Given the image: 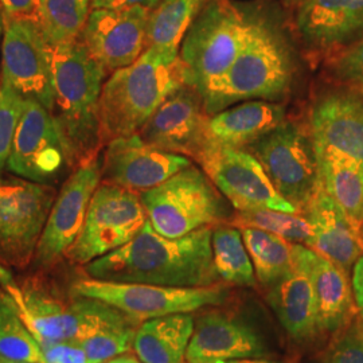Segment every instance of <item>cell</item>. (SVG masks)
<instances>
[{
    "label": "cell",
    "mask_w": 363,
    "mask_h": 363,
    "mask_svg": "<svg viewBox=\"0 0 363 363\" xmlns=\"http://www.w3.org/2000/svg\"><path fill=\"white\" fill-rule=\"evenodd\" d=\"M91 0H39L34 19L50 46L81 38Z\"/></svg>",
    "instance_id": "obj_31"
},
{
    "label": "cell",
    "mask_w": 363,
    "mask_h": 363,
    "mask_svg": "<svg viewBox=\"0 0 363 363\" xmlns=\"http://www.w3.org/2000/svg\"><path fill=\"white\" fill-rule=\"evenodd\" d=\"M247 23L228 0H208L186 31L179 57L190 86L202 100L233 65L244 46Z\"/></svg>",
    "instance_id": "obj_7"
},
{
    "label": "cell",
    "mask_w": 363,
    "mask_h": 363,
    "mask_svg": "<svg viewBox=\"0 0 363 363\" xmlns=\"http://www.w3.org/2000/svg\"><path fill=\"white\" fill-rule=\"evenodd\" d=\"M265 169L277 193L298 213L320 184L316 150L307 125L286 120L245 148Z\"/></svg>",
    "instance_id": "obj_8"
},
{
    "label": "cell",
    "mask_w": 363,
    "mask_h": 363,
    "mask_svg": "<svg viewBox=\"0 0 363 363\" xmlns=\"http://www.w3.org/2000/svg\"><path fill=\"white\" fill-rule=\"evenodd\" d=\"M235 228H256L284 238L291 244L308 247L311 229L301 213H286L277 210H247L237 211L230 218Z\"/></svg>",
    "instance_id": "obj_33"
},
{
    "label": "cell",
    "mask_w": 363,
    "mask_h": 363,
    "mask_svg": "<svg viewBox=\"0 0 363 363\" xmlns=\"http://www.w3.org/2000/svg\"><path fill=\"white\" fill-rule=\"evenodd\" d=\"M210 116L202 96L184 85L171 93L138 132L144 142L198 163L214 144L208 135Z\"/></svg>",
    "instance_id": "obj_15"
},
{
    "label": "cell",
    "mask_w": 363,
    "mask_h": 363,
    "mask_svg": "<svg viewBox=\"0 0 363 363\" xmlns=\"http://www.w3.org/2000/svg\"><path fill=\"white\" fill-rule=\"evenodd\" d=\"M140 199L152 228L167 238H181L232 218L228 199L194 164L140 193Z\"/></svg>",
    "instance_id": "obj_5"
},
{
    "label": "cell",
    "mask_w": 363,
    "mask_h": 363,
    "mask_svg": "<svg viewBox=\"0 0 363 363\" xmlns=\"http://www.w3.org/2000/svg\"><path fill=\"white\" fill-rule=\"evenodd\" d=\"M296 28L311 52L334 55L363 39V0H300Z\"/></svg>",
    "instance_id": "obj_21"
},
{
    "label": "cell",
    "mask_w": 363,
    "mask_h": 363,
    "mask_svg": "<svg viewBox=\"0 0 363 363\" xmlns=\"http://www.w3.org/2000/svg\"><path fill=\"white\" fill-rule=\"evenodd\" d=\"M23 108L25 99L11 88L0 84V169L9 162Z\"/></svg>",
    "instance_id": "obj_35"
},
{
    "label": "cell",
    "mask_w": 363,
    "mask_h": 363,
    "mask_svg": "<svg viewBox=\"0 0 363 363\" xmlns=\"http://www.w3.org/2000/svg\"><path fill=\"white\" fill-rule=\"evenodd\" d=\"M286 120V106L279 101L247 100L210 116L208 135L216 145L245 150Z\"/></svg>",
    "instance_id": "obj_24"
},
{
    "label": "cell",
    "mask_w": 363,
    "mask_h": 363,
    "mask_svg": "<svg viewBox=\"0 0 363 363\" xmlns=\"http://www.w3.org/2000/svg\"><path fill=\"white\" fill-rule=\"evenodd\" d=\"M288 1H291V3H292V4H295V6H296V4H298V1H300V0H288Z\"/></svg>",
    "instance_id": "obj_46"
},
{
    "label": "cell",
    "mask_w": 363,
    "mask_h": 363,
    "mask_svg": "<svg viewBox=\"0 0 363 363\" xmlns=\"http://www.w3.org/2000/svg\"><path fill=\"white\" fill-rule=\"evenodd\" d=\"M214 268L220 280L237 286H256V272L241 230L233 225H217L211 234Z\"/></svg>",
    "instance_id": "obj_29"
},
{
    "label": "cell",
    "mask_w": 363,
    "mask_h": 363,
    "mask_svg": "<svg viewBox=\"0 0 363 363\" xmlns=\"http://www.w3.org/2000/svg\"><path fill=\"white\" fill-rule=\"evenodd\" d=\"M294 267L307 273L316 298L320 333H337L354 315L352 286L347 271L311 247L292 244Z\"/></svg>",
    "instance_id": "obj_22"
},
{
    "label": "cell",
    "mask_w": 363,
    "mask_h": 363,
    "mask_svg": "<svg viewBox=\"0 0 363 363\" xmlns=\"http://www.w3.org/2000/svg\"><path fill=\"white\" fill-rule=\"evenodd\" d=\"M194 325L190 313L144 320L136 330L133 351L143 363H186Z\"/></svg>",
    "instance_id": "obj_26"
},
{
    "label": "cell",
    "mask_w": 363,
    "mask_h": 363,
    "mask_svg": "<svg viewBox=\"0 0 363 363\" xmlns=\"http://www.w3.org/2000/svg\"><path fill=\"white\" fill-rule=\"evenodd\" d=\"M198 164L235 211L277 210L298 213L277 193L259 160L244 148L214 144Z\"/></svg>",
    "instance_id": "obj_14"
},
{
    "label": "cell",
    "mask_w": 363,
    "mask_h": 363,
    "mask_svg": "<svg viewBox=\"0 0 363 363\" xmlns=\"http://www.w3.org/2000/svg\"><path fill=\"white\" fill-rule=\"evenodd\" d=\"M52 115L73 148L78 166L96 159L103 143L99 104L108 70L81 39L52 46Z\"/></svg>",
    "instance_id": "obj_3"
},
{
    "label": "cell",
    "mask_w": 363,
    "mask_h": 363,
    "mask_svg": "<svg viewBox=\"0 0 363 363\" xmlns=\"http://www.w3.org/2000/svg\"><path fill=\"white\" fill-rule=\"evenodd\" d=\"M295 61L289 46L269 23L247 19L244 46L229 72L203 99L208 116L247 100L279 101L292 86Z\"/></svg>",
    "instance_id": "obj_4"
},
{
    "label": "cell",
    "mask_w": 363,
    "mask_h": 363,
    "mask_svg": "<svg viewBox=\"0 0 363 363\" xmlns=\"http://www.w3.org/2000/svg\"><path fill=\"white\" fill-rule=\"evenodd\" d=\"M351 286H352L354 300H355L357 307H358V310L361 312L363 318V255L354 264Z\"/></svg>",
    "instance_id": "obj_41"
},
{
    "label": "cell",
    "mask_w": 363,
    "mask_h": 363,
    "mask_svg": "<svg viewBox=\"0 0 363 363\" xmlns=\"http://www.w3.org/2000/svg\"><path fill=\"white\" fill-rule=\"evenodd\" d=\"M39 0H0L4 16H30L33 18Z\"/></svg>",
    "instance_id": "obj_39"
},
{
    "label": "cell",
    "mask_w": 363,
    "mask_h": 363,
    "mask_svg": "<svg viewBox=\"0 0 363 363\" xmlns=\"http://www.w3.org/2000/svg\"><path fill=\"white\" fill-rule=\"evenodd\" d=\"M101 181L97 159L79 164L64 183L52 203L50 214L39 238L35 259L39 265H52L61 259L77 240L91 196Z\"/></svg>",
    "instance_id": "obj_16"
},
{
    "label": "cell",
    "mask_w": 363,
    "mask_h": 363,
    "mask_svg": "<svg viewBox=\"0 0 363 363\" xmlns=\"http://www.w3.org/2000/svg\"><path fill=\"white\" fill-rule=\"evenodd\" d=\"M55 198L50 184L0 179V259L26 265L35 255Z\"/></svg>",
    "instance_id": "obj_13"
},
{
    "label": "cell",
    "mask_w": 363,
    "mask_h": 363,
    "mask_svg": "<svg viewBox=\"0 0 363 363\" xmlns=\"http://www.w3.org/2000/svg\"><path fill=\"white\" fill-rule=\"evenodd\" d=\"M268 355L267 340L255 325L233 313L210 311L195 322L186 362L218 363Z\"/></svg>",
    "instance_id": "obj_20"
},
{
    "label": "cell",
    "mask_w": 363,
    "mask_h": 363,
    "mask_svg": "<svg viewBox=\"0 0 363 363\" xmlns=\"http://www.w3.org/2000/svg\"><path fill=\"white\" fill-rule=\"evenodd\" d=\"M0 281L31 334L42 342H79L108 328L139 325L140 322L94 298H81L65 304L37 289H22L0 271Z\"/></svg>",
    "instance_id": "obj_6"
},
{
    "label": "cell",
    "mask_w": 363,
    "mask_h": 363,
    "mask_svg": "<svg viewBox=\"0 0 363 363\" xmlns=\"http://www.w3.org/2000/svg\"><path fill=\"white\" fill-rule=\"evenodd\" d=\"M320 183L357 225H363V164L334 151H318Z\"/></svg>",
    "instance_id": "obj_27"
},
{
    "label": "cell",
    "mask_w": 363,
    "mask_h": 363,
    "mask_svg": "<svg viewBox=\"0 0 363 363\" xmlns=\"http://www.w3.org/2000/svg\"><path fill=\"white\" fill-rule=\"evenodd\" d=\"M39 346L45 363H89L86 352L77 342H42Z\"/></svg>",
    "instance_id": "obj_38"
},
{
    "label": "cell",
    "mask_w": 363,
    "mask_h": 363,
    "mask_svg": "<svg viewBox=\"0 0 363 363\" xmlns=\"http://www.w3.org/2000/svg\"><path fill=\"white\" fill-rule=\"evenodd\" d=\"M318 363H363V325L354 322L337 331Z\"/></svg>",
    "instance_id": "obj_36"
},
{
    "label": "cell",
    "mask_w": 363,
    "mask_h": 363,
    "mask_svg": "<svg viewBox=\"0 0 363 363\" xmlns=\"http://www.w3.org/2000/svg\"><path fill=\"white\" fill-rule=\"evenodd\" d=\"M307 128L315 150L363 164V89L340 85L320 93L310 108Z\"/></svg>",
    "instance_id": "obj_18"
},
{
    "label": "cell",
    "mask_w": 363,
    "mask_h": 363,
    "mask_svg": "<svg viewBox=\"0 0 363 363\" xmlns=\"http://www.w3.org/2000/svg\"><path fill=\"white\" fill-rule=\"evenodd\" d=\"M150 13L144 7L91 10L81 40L108 72L130 66L147 49Z\"/></svg>",
    "instance_id": "obj_17"
},
{
    "label": "cell",
    "mask_w": 363,
    "mask_h": 363,
    "mask_svg": "<svg viewBox=\"0 0 363 363\" xmlns=\"http://www.w3.org/2000/svg\"><path fill=\"white\" fill-rule=\"evenodd\" d=\"M147 220L140 194L104 182L91 196L84 226L65 256L76 264H89L128 244Z\"/></svg>",
    "instance_id": "obj_10"
},
{
    "label": "cell",
    "mask_w": 363,
    "mask_h": 363,
    "mask_svg": "<svg viewBox=\"0 0 363 363\" xmlns=\"http://www.w3.org/2000/svg\"><path fill=\"white\" fill-rule=\"evenodd\" d=\"M159 0H91V10L96 9H130L144 7L148 10L155 9Z\"/></svg>",
    "instance_id": "obj_40"
},
{
    "label": "cell",
    "mask_w": 363,
    "mask_h": 363,
    "mask_svg": "<svg viewBox=\"0 0 363 363\" xmlns=\"http://www.w3.org/2000/svg\"><path fill=\"white\" fill-rule=\"evenodd\" d=\"M191 164L190 157L162 151L135 133L108 142L101 178L130 191L144 193Z\"/></svg>",
    "instance_id": "obj_19"
},
{
    "label": "cell",
    "mask_w": 363,
    "mask_h": 363,
    "mask_svg": "<svg viewBox=\"0 0 363 363\" xmlns=\"http://www.w3.org/2000/svg\"><path fill=\"white\" fill-rule=\"evenodd\" d=\"M0 363H38V362H25V361H13V359H7L0 357Z\"/></svg>",
    "instance_id": "obj_45"
},
{
    "label": "cell",
    "mask_w": 363,
    "mask_h": 363,
    "mask_svg": "<svg viewBox=\"0 0 363 363\" xmlns=\"http://www.w3.org/2000/svg\"><path fill=\"white\" fill-rule=\"evenodd\" d=\"M0 84L52 112V46L34 18L4 16Z\"/></svg>",
    "instance_id": "obj_12"
},
{
    "label": "cell",
    "mask_w": 363,
    "mask_h": 363,
    "mask_svg": "<svg viewBox=\"0 0 363 363\" xmlns=\"http://www.w3.org/2000/svg\"><path fill=\"white\" fill-rule=\"evenodd\" d=\"M208 0H159L147 26V49L179 52L186 31Z\"/></svg>",
    "instance_id": "obj_28"
},
{
    "label": "cell",
    "mask_w": 363,
    "mask_h": 363,
    "mask_svg": "<svg viewBox=\"0 0 363 363\" xmlns=\"http://www.w3.org/2000/svg\"><path fill=\"white\" fill-rule=\"evenodd\" d=\"M139 325L101 330L77 343L86 352L88 362H108L118 355L133 350V340Z\"/></svg>",
    "instance_id": "obj_34"
},
{
    "label": "cell",
    "mask_w": 363,
    "mask_h": 363,
    "mask_svg": "<svg viewBox=\"0 0 363 363\" xmlns=\"http://www.w3.org/2000/svg\"><path fill=\"white\" fill-rule=\"evenodd\" d=\"M104 363H143L138 357L135 355H130V354H123V355H118L116 358L108 361Z\"/></svg>",
    "instance_id": "obj_42"
},
{
    "label": "cell",
    "mask_w": 363,
    "mask_h": 363,
    "mask_svg": "<svg viewBox=\"0 0 363 363\" xmlns=\"http://www.w3.org/2000/svg\"><path fill=\"white\" fill-rule=\"evenodd\" d=\"M77 163L57 117L34 99H25L7 167L27 181L49 184Z\"/></svg>",
    "instance_id": "obj_11"
},
{
    "label": "cell",
    "mask_w": 363,
    "mask_h": 363,
    "mask_svg": "<svg viewBox=\"0 0 363 363\" xmlns=\"http://www.w3.org/2000/svg\"><path fill=\"white\" fill-rule=\"evenodd\" d=\"M3 30H4V18L0 13V57H1V40H3Z\"/></svg>",
    "instance_id": "obj_44"
},
{
    "label": "cell",
    "mask_w": 363,
    "mask_h": 363,
    "mask_svg": "<svg viewBox=\"0 0 363 363\" xmlns=\"http://www.w3.org/2000/svg\"><path fill=\"white\" fill-rule=\"evenodd\" d=\"M79 298H94L120 310L138 322L174 313L191 312L223 304L229 298L226 286L178 288L140 283H120L82 279L73 286Z\"/></svg>",
    "instance_id": "obj_9"
},
{
    "label": "cell",
    "mask_w": 363,
    "mask_h": 363,
    "mask_svg": "<svg viewBox=\"0 0 363 363\" xmlns=\"http://www.w3.org/2000/svg\"><path fill=\"white\" fill-rule=\"evenodd\" d=\"M214 226L198 229L181 238L157 233L150 220L128 244L93 259L85 267L91 279L178 288L218 284L211 234Z\"/></svg>",
    "instance_id": "obj_1"
},
{
    "label": "cell",
    "mask_w": 363,
    "mask_h": 363,
    "mask_svg": "<svg viewBox=\"0 0 363 363\" xmlns=\"http://www.w3.org/2000/svg\"><path fill=\"white\" fill-rule=\"evenodd\" d=\"M327 72L340 85L363 89V39L331 55Z\"/></svg>",
    "instance_id": "obj_37"
},
{
    "label": "cell",
    "mask_w": 363,
    "mask_h": 363,
    "mask_svg": "<svg viewBox=\"0 0 363 363\" xmlns=\"http://www.w3.org/2000/svg\"><path fill=\"white\" fill-rule=\"evenodd\" d=\"M267 300L288 335L306 342L319 334L318 307L308 274L296 267L281 277L267 294Z\"/></svg>",
    "instance_id": "obj_25"
},
{
    "label": "cell",
    "mask_w": 363,
    "mask_h": 363,
    "mask_svg": "<svg viewBox=\"0 0 363 363\" xmlns=\"http://www.w3.org/2000/svg\"><path fill=\"white\" fill-rule=\"evenodd\" d=\"M218 363H280L269 361L265 358H249V359H235V361H225V362Z\"/></svg>",
    "instance_id": "obj_43"
},
{
    "label": "cell",
    "mask_w": 363,
    "mask_h": 363,
    "mask_svg": "<svg viewBox=\"0 0 363 363\" xmlns=\"http://www.w3.org/2000/svg\"><path fill=\"white\" fill-rule=\"evenodd\" d=\"M0 357L45 363L38 340L21 319L10 296L0 294Z\"/></svg>",
    "instance_id": "obj_32"
},
{
    "label": "cell",
    "mask_w": 363,
    "mask_h": 363,
    "mask_svg": "<svg viewBox=\"0 0 363 363\" xmlns=\"http://www.w3.org/2000/svg\"><path fill=\"white\" fill-rule=\"evenodd\" d=\"M361 238H362V241H363V225H362V226H361Z\"/></svg>",
    "instance_id": "obj_47"
},
{
    "label": "cell",
    "mask_w": 363,
    "mask_h": 363,
    "mask_svg": "<svg viewBox=\"0 0 363 363\" xmlns=\"http://www.w3.org/2000/svg\"><path fill=\"white\" fill-rule=\"evenodd\" d=\"M300 213L311 229L308 247L349 272L363 255L361 226L342 210L322 183Z\"/></svg>",
    "instance_id": "obj_23"
},
{
    "label": "cell",
    "mask_w": 363,
    "mask_h": 363,
    "mask_svg": "<svg viewBox=\"0 0 363 363\" xmlns=\"http://www.w3.org/2000/svg\"><path fill=\"white\" fill-rule=\"evenodd\" d=\"M240 230L261 284L272 286L294 269L291 242L256 228H241Z\"/></svg>",
    "instance_id": "obj_30"
},
{
    "label": "cell",
    "mask_w": 363,
    "mask_h": 363,
    "mask_svg": "<svg viewBox=\"0 0 363 363\" xmlns=\"http://www.w3.org/2000/svg\"><path fill=\"white\" fill-rule=\"evenodd\" d=\"M189 84L179 52L148 48L104 82L99 118L103 143L138 133L171 93Z\"/></svg>",
    "instance_id": "obj_2"
}]
</instances>
